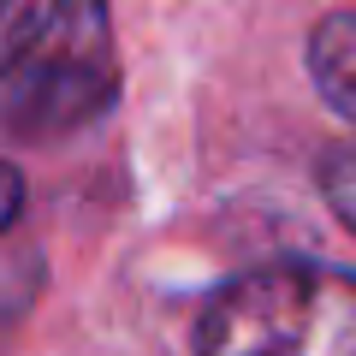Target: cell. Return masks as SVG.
<instances>
[{"mask_svg": "<svg viewBox=\"0 0 356 356\" xmlns=\"http://www.w3.org/2000/svg\"><path fill=\"white\" fill-rule=\"evenodd\" d=\"M119 102V48L107 0H65L24 42L6 48V137L54 143L89 131Z\"/></svg>", "mask_w": 356, "mask_h": 356, "instance_id": "obj_2", "label": "cell"}, {"mask_svg": "<svg viewBox=\"0 0 356 356\" xmlns=\"http://www.w3.org/2000/svg\"><path fill=\"white\" fill-rule=\"evenodd\" d=\"M60 6H65V0H6V24H0V36H6V48H13V42H24L30 30H36L42 18H54Z\"/></svg>", "mask_w": 356, "mask_h": 356, "instance_id": "obj_5", "label": "cell"}, {"mask_svg": "<svg viewBox=\"0 0 356 356\" xmlns=\"http://www.w3.org/2000/svg\"><path fill=\"white\" fill-rule=\"evenodd\" d=\"M309 77H315L321 102L356 125V6L327 13L309 30Z\"/></svg>", "mask_w": 356, "mask_h": 356, "instance_id": "obj_3", "label": "cell"}, {"mask_svg": "<svg viewBox=\"0 0 356 356\" xmlns=\"http://www.w3.org/2000/svg\"><path fill=\"white\" fill-rule=\"evenodd\" d=\"M196 356H356V273L273 261L208 297Z\"/></svg>", "mask_w": 356, "mask_h": 356, "instance_id": "obj_1", "label": "cell"}, {"mask_svg": "<svg viewBox=\"0 0 356 356\" xmlns=\"http://www.w3.org/2000/svg\"><path fill=\"white\" fill-rule=\"evenodd\" d=\"M321 196H327V208L356 232V137L332 143V149L321 154Z\"/></svg>", "mask_w": 356, "mask_h": 356, "instance_id": "obj_4", "label": "cell"}]
</instances>
